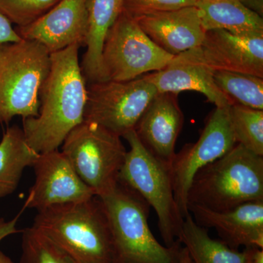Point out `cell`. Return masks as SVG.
I'll return each instance as SVG.
<instances>
[{"label": "cell", "mask_w": 263, "mask_h": 263, "mask_svg": "<svg viewBox=\"0 0 263 263\" xmlns=\"http://www.w3.org/2000/svg\"><path fill=\"white\" fill-rule=\"evenodd\" d=\"M79 45L51 53V68L40 92L39 114L23 121L29 146L37 153L59 149L84 121L87 84L79 62Z\"/></svg>", "instance_id": "cell-1"}, {"label": "cell", "mask_w": 263, "mask_h": 263, "mask_svg": "<svg viewBox=\"0 0 263 263\" xmlns=\"http://www.w3.org/2000/svg\"><path fill=\"white\" fill-rule=\"evenodd\" d=\"M32 226L78 263H114L108 217L98 197L40 211Z\"/></svg>", "instance_id": "cell-2"}, {"label": "cell", "mask_w": 263, "mask_h": 263, "mask_svg": "<svg viewBox=\"0 0 263 263\" xmlns=\"http://www.w3.org/2000/svg\"><path fill=\"white\" fill-rule=\"evenodd\" d=\"M256 201H263V157L238 143L197 173L187 197L188 206L218 212Z\"/></svg>", "instance_id": "cell-3"}, {"label": "cell", "mask_w": 263, "mask_h": 263, "mask_svg": "<svg viewBox=\"0 0 263 263\" xmlns=\"http://www.w3.org/2000/svg\"><path fill=\"white\" fill-rule=\"evenodd\" d=\"M105 209L113 245L114 263H176L179 241L164 247L148 226L149 205L139 195L118 183L99 197Z\"/></svg>", "instance_id": "cell-4"}, {"label": "cell", "mask_w": 263, "mask_h": 263, "mask_svg": "<svg viewBox=\"0 0 263 263\" xmlns=\"http://www.w3.org/2000/svg\"><path fill=\"white\" fill-rule=\"evenodd\" d=\"M51 53L35 41L0 44V122L39 114L40 92L51 68Z\"/></svg>", "instance_id": "cell-5"}, {"label": "cell", "mask_w": 263, "mask_h": 263, "mask_svg": "<svg viewBox=\"0 0 263 263\" xmlns=\"http://www.w3.org/2000/svg\"><path fill=\"white\" fill-rule=\"evenodd\" d=\"M123 138L129 150L126 154L119 183L139 195L154 209L159 230L166 247L178 242L183 218L175 200L170 166L154 157L143 146L134 130Z\"/></svg>", "instance_id": "cell-6"}, {"label": "cell", "mask_w": 263, "mask_h": 263, "mask_svg": "<svg viewBox=\"0 0 263 263\" xmlns=\"http://www.w3.org/2000/svg\"><path fill=\"white\" fill-rule=\"evenodd\" d=\"M61 152L95 196L100 197L117 186L127 151L120 136L84 120L66 137Z\"/></svg>", "instance_id": "cell-7"}, {"label": "cell", "mask_w": 263, "mask_h": 263, "mask_svg": "<svg viewBox=\"0 0 263 263\" xmlns=\"http://www.w3.org/2000/svg\"><path fill=\"white\" fill-rule=\"evenodd\" d=\"M157 94L146 75L131 81L87 84L84 120L98 124L123 138L134 130Z\"/></svg>", "instance_id": "cell-8"}, {"label": "cell", "mask_w": 263, "mask_h": 263, "mask_svg": "<svg viewBox=\"0 0 263 263\" xmlns=\"http://www.w3.org/2000/svg\"><path fill=\"white\" fill-rule=\"evenodd\" d=\"M173 55L143 32L137 21L122 11L104 41L102 59L108 80H133L164 68Z\"/></svg>", "instance_id": "cell-9"}, {"label": "cell", "mask_w": 263, "mask_h": 263, "mask_svg": "<svg viewBox=\"0 0 263 263\" xmlns=\"http://www.w3.org/2000/svg\"><path fill=\"white\" fill-rule=\"evenodd\" d=\"M230 106L216 107L197 142L185 145L171 162L175 200L183 218L190 214L188 193L195 175L237 144L230 123Z\"/></svg>", "instance_id": "cell-10"}, {"label": "cell", "mask_w": 263, "mask_h": 263, "mask_svg": "<svg viewBox=\"0 0 263 263\" xmlns=\"http://www.w3.org/2000/svg\"><path fill=\"white\" fill-rule=\"evenodd\" d=\"M34 182L24 204V210L37 212L53 205L91 200L95 194L76 174L60 150L39 154L32 165Z\"/></svg>", "instance_id": "cell-11"}, {"label": "cell", "mask_w": 263, "mask_h": 263, "mask_svg": "<svg viewBox=\"0 0 263 263\" xmlns=\"http://www.w3.org/2000/svg\"><path fill=\"white\" fill-rule=\"evenodd\" d=\"M90 0H61L33 23L15 31L21 38L35 41L50 53L79 45L86 46Z\"/></svg>", "instance_id": "cell-12"}, {"label": "cell", "mask_w": 263, "mask_h": 263, "mask_svg": "<svg viewBox=\"0 0 263 263\" xmlns=\"http://www.w3.org/2000/svg\"><path fill=\"white\" fill-rule=\"evenodd\" d=\"M199 48L213 72L228 71L263 78V34L207 31Z\"/></svg>", "instance_id": "cell-13"}, {"label": "cell", "mask_w": 263, "mask_h": 263, "mask_svg": "<svg viewBox=\"0 0 263 263\" xmlns=\"http://www.w3.org/2000/svg\"><path fill=\"white\" fill-rule=\"evenodd\" d=\"M146 77L158 93L179 95L183 91H195L203 95L216 107L232 105L216 86L214 72L204 62L199 47L174 56L162 70L146 74Z\"/></svg>", "instance_id": "cell-14"}, {"label": "cell", "mask_w": 263, "mask_h": 263, "mask_svg": "<svg viewBox=\"0 0 263 263\" xmlns=\"http://www.w3.org/2000/svg\"><path fill=\"white\" fill-rule=\"evenodd\" d=\"M177 94L158 93L135 127L143 146L157 160L171 166L176 141L183 125Z\"/></svg>", "instance_id": "cell-15"}, {"label": "cell", "mask_w": 263, "mask_h": 263, "mask_svg": "<svg viewBox=\"0 0 263 263\" xmlns=\"http://www.w3.org/2000/svg\"><path fill=\"white\" fill-rule=\"evenodd\" d=\"M135 19L157 46L173 56L199 47L206 34L195 6Z\"/></svg>", "instance_id": "cell-16"}, {"label": "cell", "mask_w": 263, "mask_h": 263, "mask_svg": "<svg viewBox=\"0 0 263 263\" xmlns=\"http://www.w3.org/2000/svg\"><path fill=\"white\" fill-rule=\"evenodd\" d=\"M189 212L197 224L214 228L230 247L263 249V201L247 202L227 212H214L190 205Z\"/></svg>", "instance_id": "cell-17"}, {"label": "cell", "mask_w": 263, "mask_h": 263, "mask_svg": "<svg viewBox=\"0 0 263 263\" xmlns=\"http://www.w3.org/2000/svg\"><path fill=\"white\" fill-rule=\"evenodd\" d=\"M123 0H90L86 51L81 67L86 84L108 81L102 53L109 29L122 13Z\"/></svg>", "instance_id": "cell-18"}, {"label": "cell", "mask_w": 263, "mask_h": 263, "mask_svg": "<svg viewBox=\"0 0 263 263\" xmlns=\"http://www.w3.org/2000/svg\"><path fill=\"white\" fill-rule=\"evenodd\" d=\"M195 7L206 32L221 29L234 34H263L262 16L240 0H197Z\"/></svg>", "instance_id": "cell-19"}, {"label": "cell", "mask_w": 263, "mask_h": 263, "mask_svg": "<svg viewBox=\"0 0 263 263\" xmlns=\"http://www.w3.org/2000/svg\"><path fill=\"white\" fill-rule=\"evenodd\" d=\"M177 240L184 245L193 263H249L250 259L252 248L238 252L213 239L190 213L183 218Z\"/></svg>", "instance_id": "cell-20"}, {"label": "cell", "mask_w": 263, "mask_h": 263, "mask_svg": "<svg viewBox=\"0 0 263 263\" xmlns=\"http://www.w3.org/2000/svg\"><path fill=\"white\" fill-rule=\"evenodd\" d=\"M38 155L22 128L14 125L6 129L0 142V198L14 193L24 170L32 167Z\"/></svg>", "instance_id": "cell-21"}, {"label": "cell", "mask_w": 263, "mask_h": 263, "mask_svg": "<svg viewBox=\"0 0 263 263\" xmlns=\"http://www.w3.org/2000/svg\"><path fill=\"white\" fill-rule=\"evenodd\" d=\"M214 79L216 86L228 97L232 105L238 104L263 110V78L228 71H215Z\"/></svg>", "instance_id": "cell-22"}, {"label": "cell", "mask_w": 263, "mask_h": 263, "mask_svg": "<svg viewBox=\"0 0 263 263\" xmlns=\"http://www.w3.org/2000/svg\"><path fill=\"white\" fill-rule=\"evenodd\" d=\"M229 115L236 143L263 157V110L233 104Z\"/></svg>", "instance_id": "cell-23"}, {"label": "cell", "mask_w": 263, "mask_h": 263, "mask_svg": "<svg viewBox=\"0 0 263 263\" xmlns=\"http://www.w3.org/2000/svg\"><path fill=\"white\" fill-rule=\"evenodd\" d=\"M20 263H78L34 227L22 231Z\"/></svg>", "instance_id": "cell-24"}, {"label": "cell", "mask_w": 263, "mask_h": 263, "mask_svg": "<svg viewBox=\"0 0 263 263\" xmlns=\"http://www.w3.org/2000/svg\"><path fill=\"white\" fill-rule=\"evenodd\" d=\"M61 0H0V12L16 27L33 23Z\"/></svg>", "instance_id": "cell-25"}, {"label": "cell", "mask_w": 263, "mask_h": 263, "mask_svg": "<svg viewBox=\"0 0 263 263\" xmlns=\"http://www.w3.org/2000/svg\"><path fill=\"white\" fill-rule=\"evenodd\" d=\"M197 0H123L122 10L137 18L152 13L195 6Z\"/></svg>", "instance_id": "cell-26"}, {"label": "cell", "mask_w": 263, "mask_h": 263, "mask_svg": "<svg viewBox=\"0 0 263 263\" xmlns=\"http://www.w3.org/2000/svg\"><path fill=\"white\" fill-rule=\"evenodd\" d=\"M11 22L0 12V44L15 43L22 41Z\"/></svg>", "instance_id": "cell-27"}, {"label": "cell", "mask_w": 263, "mask_h": 263, "mask_svg": "<svg viewBox=\"0 0 263 263\" xmlns=\"http://www.w3.org/2000/svg\"><path fill=\"white\" fill-rule=\"evenodd\" d=\"M24 211V209H22L20 213H18L11 220L6 221L3 218L0 219V242L6 237L20 232V230L17 229V223Z\"/></svg>", "instance_id": "cell-28"}, {"label": "cell", "mask_w": 263, "mask_h": 263, "mask_svg": "<svg viewBox=\"0 0 263 263\" xmlns=\"http://www.w3.org/2000/svg\"><path fill=\"white\" fill-rule=\"evenodd\" d=\"M240 1L251 10H254L262 16L263 0H240Z\"/></svg>", "instance_id": "cell-29"}, {"label": "cell", "mask_w": 263, "mask_h": 263, "mask_svg": "<svg viewBox=\"0 0 263 263\" xmlns=\"http://www.w3.org/2000/svg\"><path fill=\"white\" fill-rule=\"evenodd\" d=\"M249 263H263L262 249L252 248Z\"/></svg>", "instance_id": "cell-30"}, {"label": "cell", "mask_w": 263, "mask_h": 263, "mask_svg": "<svg viewBox=\"0 0 263 263\" xmlns=\"http://www.w3.org/2000/svg\"><path fill=\"white\" fill-rule=\"evenodd\" d=\"M176 263H193L191 258H190V255H189L187 251L184 247L183 248L180 247Z\"/></svg>", "instance_id": "cell-31"}, {"label": "cell", "mask_w": 263, "mask_h": 263, "mask_svg": "<svg viewBox=\"0 0 263 263\" xmlns=\"http://www.w3.org/2000/svg\"><path fill=\"white\" fill-rule=\"evenodd\" d=\"M0 263H14L9 257L0 251Z\"/></svg>", "instance_id": "cell-32"}]
</instances>
